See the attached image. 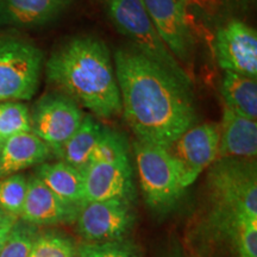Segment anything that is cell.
Masks as SVG:
<instances>
[{
	"label": "cell",
	"instance_id": "cell-1",
	"mask_svg": "<svg viewBox=\"0 0 257 257\" xmlns=\"http://www.w3.org/2000/svg\"><path fill=\"white\" fill-rule=\"evenodd\" d=\"M114 72L121 112L138 141L168 149L194 125L191 87L159 63L121 48L114 54Z\"/></svg>",
	"mask_w": 257,
	"mask_h": 257
},
{
	"label": "cell",
	"instance_id": "cell-2",
	"mask_svg": "<svg viewBox=\"0 0 257 257\" xmlns=\"http://www.w3.org/2000/svg\"><path fill=\"white\" fill-rule=\"evenodd\" d=\"M46 73L50 83L96 117L112 118L121 112L110 51L98 38H73L50 56Z\"/></svg>",
	"mask_w": 257,
	"mask_h": 257
},
{
	"label": "cell",
	"instance_id": "cell-3",
	"mask_svg": "<svg viewBox=\"0 0 257 257\" xmlns=\"http://www.w3.org/2000/svg\"><path fill=\"white\" fill-rule=\"evenodd\" d=\"M207 182L211 210L206 226L214 237L233 243L246 221L257 220L255 160H217L210 167Z\"/></svg>",
	"mask_w": 257,
	"mask_h": 257
},
{
	"label": "cell",
	"instance_id": "cell-4",
	"mask_svg": "<svg viewBox=\"0 0 257 257\" xmlns=\"http://www.w3.org/2000/svg\"><path fill=\"white\" fill-rule=\"evenodd\" d=\"M105 5L113 27L133 42L138 53L191 87V78L161 40L143 0H106Z\"/></svg>",
	"mask_w": 257,
	"mask_h": 257
},
{
	"label": "cell",
	"instance_id": "cell-5",
	"mask_svg": "<svg viewBox=\"0 0 257 257\" xmlns=\"http://www.w3.org/2000/svg\"><path fill=\"white\" fill-rule=\"evenodd\" d=\"M134 153L147 205L157 212L174 207L185 192L179 163L166 148L136 140Z\"/></svg>",
	"mask_w": 257,
	"mask_h": 257
},
{
	"label": "cell",
	"instance_id": "cell-6",
	"mask_svg": "<svg viewBox=\"0 0 257 257\" xmlns=\"http://www.w3.org/2000/svg\"><path fill=\"white\" fill-rule=\"evenodd\" d=\"M43 54L25 38L0 35V102L29 100L40 85Z\"/></svg>",
	"mask_w": 257,
	"mask_h": 257
},
{
	"label": "cell",
	"instance_id": "cell-7",
	"mask_svg": "<svg viewBox=\"0 0 257 257\" xmlns=\"http://www.w3.org/2000/svg\"><path fill=\"white\" fill-rule=\"evenodd\" d=\"M85 117L78 102L64 94H47L36 102L30 113L31 133L40 137L54 155L78 130Z\"/></svg>",
	"mask_w": 257,
	"mask_h": 257
},
{
	"label": "cell",
	"instance_id": "cell-8",
	"mask_svg": "<svg viewBox=\"0 0 257 257\" xmlns=\"http://www.w3.org/2000/svg\"><path fill=\"white\" fill-rule=\"evenodd\" d=\"M80 236L87 243L121 240L135 221L130 200L111 199L88 202L76 217Z\"/></svg>",
	"mask_w": 257,
	"mask_h": 257
},
{
	"label": "cell",
	"instance_id": "cell-9",
	"mask_svg": "<svg viewBox=\"0 0 257 257\" xmlns=\"http://www.w3.org/2000/svg\"><path fill=\"white\" fill-rule=\"evenodd\" d=\"M219 140V124L204 123L193 125L168 148L181 168L186 188L216 162Z\"/></svg>",
	"mask_w": 257,
	"mask_h": 257
},
{
	"label": "cell",
	"instance_id": "cell-10",
	"mask_svg": "<svg viewBox=\"0 0 257 257\" xmlns=\"http://www.w3.org/2000/svg\"><path fill=\"white\" fill-rule=\"evenodd\" d=\"M217 61L224 72L257 78V34L255 29L233 19L218 30L214 41Z\"/></svg>",
	"mask_w": 257,
	"mask_h": 257
},
{
	"label": "cell",
	"instance_id": "cell-11",
	"mask_svg": "<svg viewBox=\"0 0 257 257\" xmlns=\"http://www.w3.org/2000/svg\"><path fill=\"white\" fill-rule=\"evenodd\" d=\"M161 40L179 62H186L193 49L187 0H143Z\"/></svg>",
	"mask_w": 257,
	"mask_h": 257
},
{
	"label": "cell",
	"instance_id": "cell-12",
	"mask_svg": "<svg viewBox=\"0 0 257 257\" xmlns=\"http://www.w3.org/2000/svg\"><path fill=\"white\" fill-rule=\"evenodd\" d=\"M82 175L85 205L111 199L133 200L135 187L128 160L114 163H92L83 170Z\"/></svg>",
	"mask_w": 257,
	"mask_h": 257
},
{
	"label": "cell",
	"instance_id": "cell-13",
	"mask_svg": "<svg viewBox=\"0 0 257 257\" xmlns=\"http://www.w3.org/2000/svg\"><path fill=\"white\" fill-rule=\"evenodd\" d=\"M79 212L57 198L36 175L28 180V191L21 217L34 226L72 223Z\"/></svg>",
	"mask_w": 257,
	"mask_h": 257
},
{
	"label": "cell",
	"instance_id": "cell-14",
	"mask_svg": "<svg viewBox=\"0 0 257 257\" xmlns=\"http://www.w3.org/2000/svg\"><path fill=\"white\" fill-rule=\"evenodd\" d=\"M218 159L255 160L257 154V121L224 108L219 124Z\"/></svg>",
	"mask_w": 257,
	"mask_h": 257
},
{
	"label": "cell",
	"instance_id": "cell-15",
	"mask_svg": "<svg viewBox=\"0 0 257 257\" xmlns=\"http://www.w3.org/2000/svg\"><path fill=\"white\" fill-rule=\"evenodd\" d=\"M70 0H0V27L35 28L54 21Z\"/></svg>",
	"mask_w": 257,
	"mask_h": 257
},
{
	"label": "cell",
	"instance_id": "cell-16",
	"mask_svg": "<svg viewBox=\"0 0 257 257\" xmlns=\"http://www.w3.org/2000/svg\"><path fill=\"white\" fill-rule=\"evenodd\" d=\"M51 155L50 148L31 131L10 137L0 146V178L42 165Z\"/></svg>",
	"mask_w": 257,
	"mask_h": 257
},
{
	"label": "cell",
	"instance_id": "cell-17",
	"mask_svg": "<svg viewBox=\"0 0 257 257\" xmlns=\"http://www.w3.org/2000/svg\"><path fill=\"white\" fill-rule=\"evenodd\" d=\"M36 176L69 207L79 212L85 205L83 175L80 170L59 161L42 163L37 168Z\"/></svg>",
	"mask_w": 257,
	"mask_h": 257
},
{
	"label": "cell",
	"instance_id": "cell-18",
	"mask_svg": "<svg viewBox=\"0 0 257 257\" xmlns=\"http://www.w3.org/2000/svg\"><path fill=\"white\" fill-rule=\"evenodd\" d=\"M104 128L91 115H85L78 130L67 141L57 157L82 173L89 165L93 150L100 140Z\"/></svg>",
	"mask_w": 257,
	"mask_h": 257
},
{
	"label": "cell",
	"instance_id": "cell-19",
	"mask_svg": "<svg viewBox=\"0 0 257 257\" xmlns=\"http://www.w3.org/2000/svg\"><path fill=\"white\" fill-rule=\"evenodd\" d=\"M221 95L225 107L248 119H257V80L239 74L224 72Z\"/></svg>",
	"mask_w": 257,
	"mask_h": 257
},
{
	"label": "cell",
	"instance_id": "cell-20",
	"mask_svg": "<svg viewBox=\"0 0 257 257\" xmlns=\"http://www.w3.org/2000/svg\"><path fill=\"white\" fill-rule=\"evenodd\" d=\"M31 131L30 111L17 101L0 102V146L10 137Z\"/></svg>",
	"mask_w": 257,
	"mask_h": 257
},
{
	"label": "cell",
	"instance_id": "cell-21",
	"mask_svg": "<svg viewBox=\"0 0 257 257\" xmlns=\"http://www.w3.org/2000/svg\"><path fill=\"white\" fill-rule=\"evenodd\" d=\"M28 191V180L24 175L14 174L0 179V208L9 216L21 217Z\"/></svg>",
	"mask_w": 257,
	"mask_h": 257
},
{
	"label": "cell",
	"instance_id": "cell-22",
	"mask_svg": "<svg viewBox=\"0 0 257 257\" xmlns=\"http://www.w3.org/2000/svg\"><path fill=\"white\" fill-rule=\"evenodd\" d=\"M78 246L70 237L59 232L38 233L29 257H76Z\"/></svg>",
	"mask_w": 257,
	"mask_h": 257
},
{
	"label": "cell",
	"instance_id": "cell-23",
	"mask_svg": "<svg viewBox=\"0 0 257 257\" xmlns=\"http://www.w3.org/2000/svg\"><path fill=\"white\" fill-rule=\"evenodd\" d=\"M36 227L23 220L16 221L3 246L0 257H29L38 236Z\"/></svg>",
	"mask_w": 257,
	"mask_h": 257
},
{
	"label": "cell",
	"instance_id": "cell-24",
	"mask_svg": "<svg viewBox=\"0 0 257 257\" xmlns=\"http://www.w3.org/2000/svg\"><path fill=\"white\" fill-rule=\"evenodd\" d=\"M127 160V146L124 138L110 128L105 127L100 140L98 141L94 150H93L89 165L92 163H114Z\"/></svg>",
	"mask_w": 257,
	"mask_h": 257
},
{
	"label": "cell",
	"instance_id": "cell-25",
	"mask_svg": "<svg viewBox=\"0 0 257 257\" xmlns=\"http://www.w3.org/2000/svg\"><path fill=\"white\" fill-rule=\"evenodd\" d=\"M76 257H140L133 244L125 240L83 243L78 246Z\"/></svg>",
	"mask_w": 257,
	"mask_h": 257
},
{
	"label": "cell",
	"instance_id": "cell-26",
	"mask_svg": "<svg viewBox=\"0 0 257 257\" xmlns=\"http://www.w3.org/2000/svg\"><path fill=\"white\" fill-rule=\"evenodd\" d=\"M233 246L238 257H257V220H249L240 227Z\"/></svg>",
	"mask_w": 257,
	"mask_h": 257
},
{
	"label": "cell",
	"instance_id": "cell-27",
	"mask_svg": "<svg viewBox=\"0 0 257 257\" xmlns=\"http://www.w3.org/2000/svg\"><path fill=\"white\" fill-rule=\"evenodd\" d=\"M17 220V218L9 216V214L0 217V252H2L3 246H4L6 239H8L10 231H11L12 226Z\"/></svg>",
	"mask_w": 257,
	"mask_h": 257
},
{
	"label": "cell",
	"instance_id": "cell-28",
	"mask_svg": "<svg viewBox=\"0 0 257 257\" xmlns=\"http://www.w3.org/2000/svg\"><path fill=\"white\" fill-rule=\"evenodd\" d=\"M167 257H184V256H182V253H181V251H180V249L178 248V246H176V248L173 249V251L170 252Z\"/></svg>",
	"mask_w": 257,
	"mask_h": 257
},
{
	"label": "cell",
	"instance_id": "cell-29",
	"mask_svg": "<svg viewBox=\"0 0 257 257\" xmlns=\"http://www.w3.org/2000/svg\"><path fill=\"white\" fill-rule=\"evenodd\" d=\"M5 214H8V213H5L4 211L2 210V208H0V217H3V216H5Z\"/></svg>",
	"mask_w": 257,
	"mask_h": 257
}]
</instances>
